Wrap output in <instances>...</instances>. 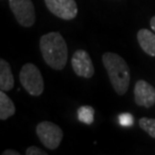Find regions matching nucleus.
I'll list each match as a JSON object with an SVG mask.
<instances>
[{"label": "nucleus", "instance_id": "1", "mask_svg": "<svg viewBox=\"0 0 155 155\" xmlns=\"http://www.w3.org/2000/svg\"><path fill=\"white\" fill-rule=\"evenodd\" d=\"M42 58L48 66L55 71H61L68 61V45L60 32H48L39 40Z\"/></svg>", "mask_w": 155, "mask_h": 155}, {"label": "nucleus", "instance_id": "2", "mask_svg": "<svg viewBox=\"0 0 155 155\" xmlns=\"http://www.w3.org/2000/svg\"><path fill=\"white\" fill-rule=\"evenodd\" d=\"M103 64L110 82L118 95L123 96L128 91L130 85V69L125 60L114 52H105Z\"/></svg>", "mask_w": 155, "mask_h": 155}, {"label": "nucleus", "instance_id": "3", "mask_svg": "<svg viewBox=\"0 0 155 155\" xmlns=\"http://www.w3.org/2000/svg\"><path fill=\"white\" fill-rule=\"evenodd\" d=\"M19 81L24 90L31 96L38 97L45 90V83L41 73L33 64L27 63L21 68Z\"/></svg>", "mask_w": 155, "mask_h": 155}, {"label": "nucleus", "instance_id": "4", "mask_svg": "<svg viewBox=\"0 0 155 155\" xmlns=\"http://www.w3.org/2000/svg\"><path fill=\"white\" fill-rule=\"evenodd\" d=\"M36 135L48 149L54 150L60 146L64 132L57 124L49 121H42L36 126Z\"/></svg>", "mask_w": 155, "mask_h": 155}, {"label": "nucleus", "instance_id": "5", "mask_svg": "<svg viewBox=\"0 0 155 155\" xmlns=\"http://www.w3.org/2000/svg\"><path fill=\"white\" fill-rule=\"evenodd\" d=\"M15 19L21 26L30 27L35 22V9L31 0H9Z\"/></svg>", "mask_w": 155, "mask_h": 155}, {"label": "nucleus", "instance_id": "6", "mask_svg": "<svg viewBox=\"0 0 155 155\" xmlns=\"http://www.w3.org/2000/svg\"><path fill=\"white\" fill-rule=\"evenodd\" d=\"M45 3L52 14L64 20H72L78 14L75 0H45Z\"/></svg>", "mask_w": 155, "mask_h": 155}, {"label": "nucleus", "instance_id": "7", "mask_svg": "<svg viewBox=\"0 0 155 155\" xmlns=\"http://www.w3.org/2000/svg\"><path fill=\"white\" fill-rule=\"evenodd\" d=\"M72 67L77 76L91 79L95 73L94 64L90 54L84 49H78L72 57Z\"/></svg>", "mask_w": 155, "mask_h": 155}, {"label": "nucleus", "instance_id": "8", "mask_svg": "<svg viewBox=\"0 0 155 155\" xmlns=\"http://www.w3.org/2000/svg\"><path fill=\"white\" fill-rule=\"evenodd\" d=\"M134 100L138 106L151 108L155 104V88L144 80H139L134 87Z\"/></svg>", "mask_w": 155, "mask_h": 155}, {"label": "nucleus", "instance_id": "9", "mask_svg": "<svg viewBox=\"0 0 155 155\" xmlns=\"http://www.w3.org/2000/svg\"><path fill=\"white\" fill-rule=\"evenodd\" d=\"M137 40L141 48L151 57H155V33L142 28L137 33Z\"/></svg>", "mask_w": 155, "mask_h": 155}, {"label": "nucleus", "instance_id": "10", "mask_svg": "<svg viewBox=\"0 0 155 155\" xmlns=\"http://www.w3.org/2000/svg\"><path fill=\"white\" fill-rule=\"evenodd\" d=\"M14 87V78L11 68L5 60H0V89L4 92L10 91Z\"/></svg>", "mask_w": 155, "mask_h": 155}, {"label": "nucleus", "instance_id": "11", "mask_svg": "<svg viewBox=\"0 0 155 155\" xmlns=\"http://www.w3.org/2000/svg\"><path fill=\"white\" fill-rule=\"evenodd\" d=\"M15 114V106L13 102L4 91L0 92V119L7 120Z\"/></svg>", "mask_w": 155, "mask_h": 155}, {"label": "nucleus", "instance_id": "12", "mask_svg": "<svg viewBox=\"0 0 155 155\" xmlns=\"http://www.w3.org/2000/svg\"><path fill=\"white\" fill-rule=\"evenodd\" d=\"M94 115L95 110L91 106H82L77 110L78 119L81 122L87 124V125L93 124V122H94Z\"/></svg>", "mask_w": 155, "mask_h": 155}, {"label": "nucleus", "instance_id": "13", "mask_svg": "<svg viewBox=\"0 0 155 155\" xmlns=\"http://www.w3.org/2000/svg\"><path fill=\"white\" fill-rule=\"evenodd\" d=\"M139 126L150 137L155 138V119H153V118H146V117L141 118L139 120Z\"/></svg>", "mask_w": 155, "mask_h": 155}, {"label": "nucleus", "instance_id": "14", "mask_svg": "<svg viewBox=\"0 0 155 155\" xmlns=\"http://www.w3.org/2000/svg\"><path fill=\"white\" fill-rule=\"evenodd\" d=\"M119 124L123 127H131L134 124V117L130 113H122L118 116Z\"/></svg>", "mask_w": 155, "mask_h": 155}, {"label": "nucleus", "instance_id": "15", "mask_svg": "<svg viewBox=\"0 0 155 155\" xmlns=\"http://www.w3.org/2000/svg\"><path fill=\"white\" fill-rule=\"evenodd\" d=\"M26 155H46V152H45L42 149L36 147V146H30L25 151Z\"/></svg>", "mask_w": 155, "mask_h": 155}, {"label": "nucleus", "instance_id": "16", "mask_svg": "<svg viewBox=\"0 0 155 155\" xmlns=\"http://www.w3.org/2000/svg\"><path fill=\"white\" fill-rule=\"evenodd\" d=\"M3 155H19V152H17V151H15V150L8 149L3 152Z\"/></svg>", "mask_w": 155, "mask_h": 155}, {"label": "nucleus", "instance_id": "17", "mask_svg": "<svg viewBox=\"0 0 155 155\" xmlns=\"http://www.w3.org/2000/svg\"><path fill=\"white\" fill-rule=\"evenodd\" d=\"M150 26H151V29L155 32V15L150 19Z\"/></svg>", "mask_w": 155, "mask_h": 155}]
</instances>
